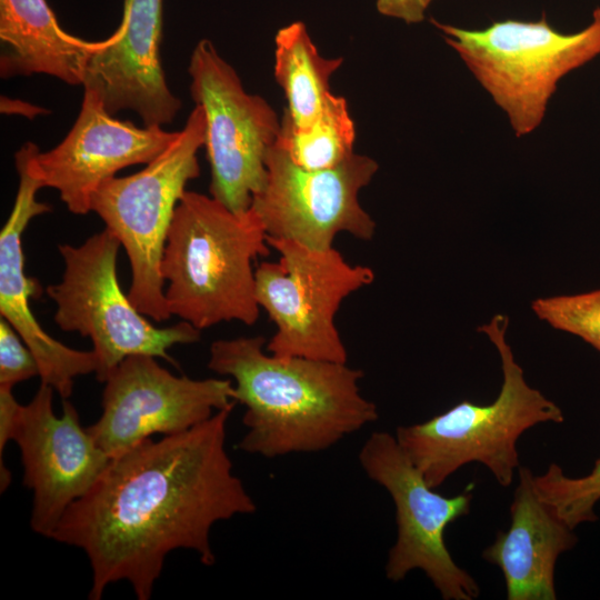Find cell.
Returning <instances> with one entry per match:
<instances>
[{
  "label": "cell",
  "instance_id": "obj_14",
  "mask_svg": "<svg viewBox=\"0 0 600 600\" xmlns=\"http://www.w3.org/2000/svg\"><path fill=\"white\" fill-rule=\"evenodd\" d=\"M177 133L117 119L97 91L83 88L73 126L54 148L38 153V171L44 188L56 189L71 213L87 214L102 182L127 167L148 164Z\"/></svg>",
  "mask_w": 600,
  "mask_h": 600
},
{
  "label": "cell",
  "instance_id": "obj_3",
  "mask_svg": "<svg viewBox=\"0 0 600 600\" xmlns=\"http://www.w3.org/2000/svg\"><path fill=\"white\" fill-rule=\"evenodd\" d=\"M269 247L251 209L234 212L211 196L187 190L160 264L171 316L200 331L223 321L257 322L253 262L268 256Z\"/></svg>",
  "mask_w": 600,
  "mask_h": 600
},
{
  "label": "cell",
  "instance_id": "obj_22",
  "mask_svg": "<svg viewBox=\"0 0 600 600\" xmlns=\"http://www.w3.org/2000/svg\"><path fill=\"white\" fill-rule=\"evenodd\" d=\"M531 309L553 329L577 336L600 352V289L538 298Z\"/></svg>",
  "mask_w": 600,
  "mask_h": 600
},
{
  "label": "cell",
  "instance_id": "obj_19",
  "mask_svg": "<svg viewBox=\"0 0 600 600\" xmlns=\"http://www.w3.org/2000/svg\"><path fill=\"white\" fill-rule=\"evenodd\" d=\"M343 59L320 54L302 21L280 28L274 37V78L283 90V112L296 128L310 124L331 94L329 81Z\"/></svg>",
  "mask_w": 600,
  "mask_h": 600
},
{
  "label": "cell",
  "instance_id": "obj_13",
  "mask_svg": "<svg viewBox=\"0 0 600 600\" xmlns=\"http://www.w3.org/2000/svg\"><path fill=\"white\" fill-rule=\"evenodd\" d=\"M53 391L41 382L31 401L21 406L12 437L21 453L23 484L33 494L30 527L48 538L111 460L82 428L68 399L62 401L61 417L54 414Z\"/></svg>",
  "mask_w": 600,
  "mask_h": 600
},
{
  "label": "cell",
  "instance_id": "obj_5",
  "mask_svg": "<svg viewBox=\"0 0 600 600\" xmlns=\"http://www.w3.org/2000/svg\"><path fill=\"white\" fill-rule=\"evenodd\" d=\"M430 21L507 114L518 138L541 124L560 80L600 56V7L588 26L571 33L553 28L546 14L498 20L482 29Z\"/></svg>",
  "mask_w": 600,
  "mask_h": 600
},
{
  "label": "cell",
  "instance_id": "obj_1",
  "mask_svg": "<svg viewBox=\"0 0 600 600\" xmlns=\"http://www.w3.org/2000/svg\"><path fill=\"white\" fill-rule=\"evenodd\" d=\"M232 409L111 458L64 512L51 539L87 554L90 600L118 581L129 582L138 600H149L169 553L191 550L210 567L212 527L257 510L226 449Z\"/></svg>",
  "mask_w": 600,
  "mask_h": 600
},
{
  "label": "cell",
  "instance_id": "obj_17",
  "mask_svg": "<svg viewBox=\"0 0 600 600\" xmlns=\"http://www.w3.org/2000/svg\"><path fill=\"white\" fill-rule=\"evenodd\" d=\"M510 516L509 528L498 532L482 558L501 570L508 600H554L556 562L577 544L578 538L541 498L534 474L527 467L518 469Z\"/></svg>",
  "mask_w": 600,
  "mask_h": 600
},
{
  "label": "cell",
  "instance_id": "obj_16",
  "mask_svg": "<svg viewBox=\"0 0 600 600\" xmlns=\"http://www.w3.org/2000/svg\"><path fill=\"white\" fill-rule=\"evenodd\" d=\"M161 33L162 0H124L121 22L92 56L82 87L97 91L112 114L130 110L143 126L172 123L181 101L162 69Z\"/></svg>",
  "mask_w": 600,
  "mask_h": 600
},
{
  "label": "cell",
  "instance_id": "obj_9",
  "mask_svg": "<svg viewBox=\"0 0 600 600\" xmlns=\"http://www.w3.org/2000/svg\"><path fill=\"white\" fill-rule=\"evenodd\" d=\"M359 463L367 477L383 487L396 509L397 539L388 552L387 579L398 582L421 570L444 600H473L480 587L450 554L444 533L470 512L473 483L446 497L430 487L394 436L374 431L362 444Z\"/></svg>",
  "mask_w": 600,
  "mask_h": 600
},
{
  "label": "cell",
  "instance_id": "obj_6",
  "mask_svg": "<svg viewBox=\"0 0 600 600\" xmlns=\"http://www.w3.org/2000/svg\"><path fill=\"white\" fill-rule=\"evenodd\" d=\"M204 137L206 116L196 106L154 160L133 174L107 179L91 197V211L119 240L129 259V299L157 322L171 317L160 264L176 208L188 182L200 176L197 154Z\"/></svg>",
  "mask_w": 600,
  "mask_h": 600
},
{
  "label": "cell",
  "instance_id": "obj_25",
  "mask_svg": "<svg viewBox=\"0 0 600 600\" xmlns=\"http://www.w3.org/2000/svg\"><path fill=\"white\" fill-rule=\"evenodd\" d=\"M433 0H377V11L408 24L420 23Z\"/></svg>",
  "mask_w": 600,
  "mask_h": 600
},
{
  "label": "cell",
  "instance_id": "obj_24",
  "mask_svg": "<svg viewBox=\"0 0 600 600\" xmlns=\"http://www.w3.org/2000/svg\"><path fill=\"white\" fill-rule=\"evenodd\" d=\"M21 406L11 387L0 386V490L6 491L11 482V472L3 461V450L12 440Z\"/></svg>",
  "mask_w": 600,
  "mask_h": 600
},
{
  "label": "cell",
  "instance_id": "obj_18",
  "mask_svg": "<svg viewBox=\"0 0 600 600\" xmlns=\"http://www.w3.org/2000/svg\"><path fill=\"white\" fill-rule=\"evenodd\" d=\"M0 76L46 74L83 86L92 56L103 40L67 32L47 0H0Z\"/></svg>",
  "mask_w": 600,
  "mask_h": 600
},
{
  "label": "cell",
  "instance_id": "obj_20",
  "mask_svg": "<svg viewBox=\"0 0 600 600\" xmlns=\"http://www.w3.org/2000/svg\"><path fill=\"white\" fill-rule=\"evenodd\" d=\"M356 140L354 122L343 97L330 94L319 116L307 127H293L286 114L276 146L308 170L330 169L349 159Z\"/></svg>",
  "mask_w": 600,
  "mask_h": 600
},
{
  "label": "cell",
  "instance_id": "obj_12",
  "mask_svg": "<svg viewBox=\"0 0 600 600\" xmlns=\"http://www.w3.org/2000/svg\"><path fill=\"white\" fill-rule=\"evenodd\" d=\"M103 383L102 413L87 430L110 458L153 434L184 432L236 404L231 379L176 376L147 354L127 357Z\"/></svg>",
  "mask_w": 600,
  "mask_h": 600
},
{
  "label": "cell",
  "instance_id": "obj_11",
  "mask_svg": "<svg viewBox=\"0 0 600 600\" xmlns=\"http://www.w3.org/2000/svg\"><path fill=\"white\" fill-rule=\"evenodd\" d=\"M266 168V182L250 209L267 239L324 250L333 247L341 232L364 241L373 238L376 222L359 202L360 190L379 169L372 158L353 153L337 167L308 170L294 164L274 143Z\"/></svg>",
  "mask_w": 600,
  "mask_h": 600
},
{
  "label": "cell",
  "instance_id": "obj_15",
  "mask_svg": "<svg viewBox=\"0 0 600 600\" xmlns=\"http://www.w3.org/2000/svg\"><path fill=\"white\" fill-rule=\"evenodd\" d=\"M39 147L31 141L14 153L19 184L12 210L0 232V313L19 333L33 353L42 383L68 399L74 379L94 373L93 351L70 348L48 334L31 311V299L41 294L39 282L26 274L22 234L37 216L50 212L51 207L37 200L44 188L37 167Z\"/></svg>",
  "mask_w": 600,
  "mask_h": 600
},
{
  "label": "cell",
  "instance_id": "obj_2",
  "mask_svg": "<svg viewBox=\"0 0 600 600\" xmlns=\"http://www.w3.org/2000/svg\"><path fill=\"white\" fill-rule=\"evenodd\" d=\"M262 336L212 342L208 368L228 376L246 408L238 449L264 458L324 451L379 417L361 394L360 369L347 362L282 357Z\"/></svg>",
  "mask_w": 600,
  "mask_h": 600
},
{
  "label": "cell",
  "instance_id": "obj_23",
  "mask_svg": "<svg viewBox=\"0 0 600 600\" xmlns=\"http://www.w3.org/2000/svg\"><path fill=\"white\" fill-rule=\"evenodd\" d=\"M39 376L38 362L19 333L0 318V386L13 388Z\"/></svg>",
  "mask_w": 600,
  "mask_h": 600
},
{
  "label": "cell",
  "instance_id": "obj_7",
  "mask_svg": "<svg viewBox=\"0 0 600 600\" xmlns=\"http://www.w3.org/2000/svg\"><path fill=\"white\" fill-rule=\"evenodd\" d=\"M120 247L106 228L79 246L60 244L62 278L46 289L56 303L53 319L59 328L91 340L100 382L134 354L161 358L177 367L169 349L197 342L201 332L186 321L158 328L137 310L118 281Z\"/></svg>",
  "mask_w": 600,
  "mask_h": 600
},
{
  "label": "cell",
  "instance_id": "obj_10",
  "mask_svg": "<svg viewBox=\"0 0 600 600\" xmlns=\"http://www.w3.org/2000/svg\"><path fill=\"white\" fill-rule=\"evenodd\" d=\"M188 72L190 96L206 116L210 196L244 212L266 182L267 153L278 139L281 120L267 100L244 90L210 40L198 41Z\"/></svg>",
  "mask_w": 600,
  "mask_h": 600
},
{
  "label": "cell",
  "instance_id": "obj_8",
  "mask_svg": "<svg viewBox=\"0 0 600 600\" xmlns=\"http://www.w3.org/2000/svg\"><path fill=\"white\" fill-rule=\"evenodd\" d=\"M277 262L256 268V298L276 326L268 352L347 362L334 318L342 301L374 279L371 268L349 263L332 248L318 250L291 240L268 239Z\"/></svg>",
  "mask_w": 600,
  "mask_h": 600
},
{
  "label": "cell",
  "instance_id": "obj_26",
  "mask_svg": "<svg viewBox=\"0 0 600 600\" xmlns=\"http://www.w3.org/2000/svg\"><path fill=\"white\" fill-rule=\"evenodd\" d=\"M0 111L3 114L22 116L30 120L38 116L48 114L50 112L48 109L37 104L20 99H12L6 96H1L0 98Z\"/></svg>",
  "mask_w": 600,
  "mask_h": 600
},
{
  "label": "cell",
  "instance_id": "obj_4",
  "mask_svg": "<svg viewBox=\"0 0 600 600\" xmlns=\"http://www.w3.org/2000/svg\"><path fill=\"white\" fill-rule=\"evenodd\" d=\"M508 326L507 316L496 314L478 328L501 360L502 384L492 402L463 400L424 422L396 429L398 443L434 489L471 462L482 463L502 487L510 486L520 467V436L538 423L563 421L560 407L527 382L508 343Z\"/></svg>",
  "mask_w": 600,
  "mask_h": 600
},
{
  "label": "cell",
  "instance_id": "obj_21",
  "mask_svg": "<svg viewBox=\"0 0 600 600\" xmlns=\"http://www.w3.org/2000/svg\"><path fill=\"white\" fill-rule=\"evenodd\" d=\"M537 490L571 527L597 519L594 507L600 500V459L591 471L580 478L567 477L556 463L541 476H534Z\"/></svg>",
  "mask_w": 600,
  "mask_h": 600
}]
</instances>
